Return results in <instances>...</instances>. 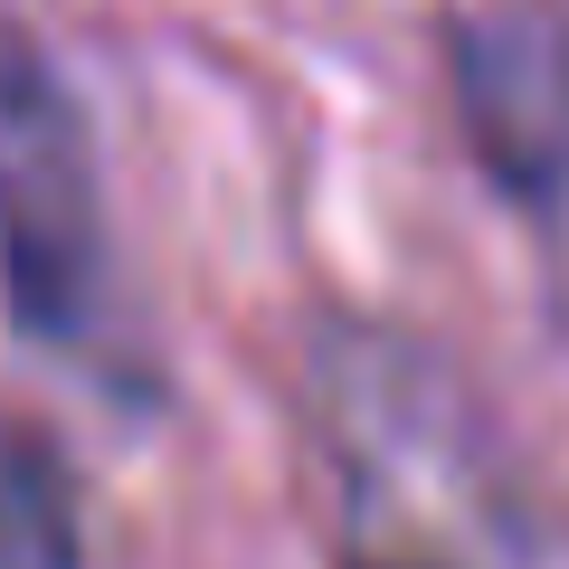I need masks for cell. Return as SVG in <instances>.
<instances>
[{
	"label": "cell",
	"mask_w": 569,
	"mask_h": 569,
	"mask_svg": "<svg viewBox=\"0 0 569 569\" xmlns=\"http://www.w3.org/2000/svg\"><path fill=\"white\" fill-rule=\"evenodd\" d=\"M0 247H10V284L29 323H67L86 305L96 228H86L77 123L29 58H0Z\"/></svg>",
	"instance_id": "obj_1"
},
{
	"label": "cell",
	"mask_w": 569,
	"mask_h": 569,
	"mask_svg": "<svg viewBox=\"0 0 569 569\" xmlns=\"http://www.w3.org/2000/svg\"><path fill=\"white\" fill-rule=\"evenodd\" d=\"M466 114L512 181L550 190L569 171V39L550 20L466 29Z\"/></svg>",
	"instance_id": "obj_2"
},
{
	"label": "cell",
	"mask_w": 569,
	"mask_h": 569,
	"mask_svg": "<svg viewBox=\"0 0 569 569\" xmlns=\"http://www.w3.org/2000/svg\"><path fill=\"white\" fill-rule=\"evenodd\" d=\"M0 569H86V522L58 456L0 418Z\"/></svg>",
	"instance_id": "obj_3"
},
{
	"label": "cell",
	"mask_w": 569,
	"mask_h": 569,
	"mask_svg": "<svg viewBox=\"0 0 569 569\" xmlns=\"http://www.w3.org/2000/svg\"><path fill=\"white\" fill-rule=\"evenodd\" d=\"M399 569H418V560H399Z\"/></svg>",
	"instance_id": "obj_4"
}]
</instances>
